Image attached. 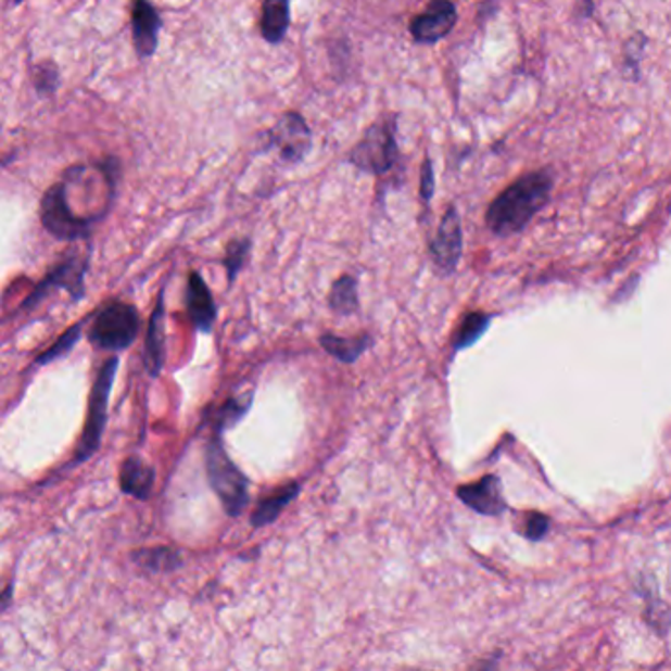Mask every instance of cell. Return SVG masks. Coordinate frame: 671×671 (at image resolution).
Here are the masks:
<instances>
[{
	"label": "cell",
	"instance_id": "cell-1",
	"mask_svg": "<svg viewBox=\"0 0 671 671\" xmlns=\"http://www.w3.org/2000/svg\"><path fill=\"white\" fill-rule=\"evenodd\" d=\"M552 185L548 172L522 175L489 204L485 214L489 230L497 236L520 232L548 201Z\"/></svg>",
	"mask_w": 671,
	"mask_h": 671
},
{
	"label": "cell",
	"instance_id": "cell-2",
	"mask_svg": "<svg viewBox=\"0 0 671 671\" xmlns=\"http://www.w3.org/2000/svg\"><path fill=\"white\" fill-rule=\"evenodd\" d=\"M204 466L208 483L223 503L224 510L230 517H238L248 505V479L228 456L220 430L214 432V436L204 447Z\"/></svg>",
	"mask_w": 671,
	"mask_h": 671
},
{
	"label": "cell",
	"instance_id": "cell-3",
	"mask_svg": "<svg viewBox=\"0 0 671 671\" xmlns=\"http://www.w3.org/2000/svg\"><path fill=\"white\" fill-rule=\"evenodd\" d=\"M118 357H109L102 364L99 374L94 377L92 383L91 397H89V410H87V420L83 427V434L77 444L75 458L72 459L73 466H81L87 459L97 454V450L101 446L102 434L106 428L109 420V398H111L112 385L116 379L118 371Z\"/></svg>",
	"mask_w": 671,
	"mask_h": 671
},
{
	"label": "cell",
	"instance_id": "cell-4",
	"mask_svg": "<svg viewBox=\"0 0 671 671\" xmlns=\"http://www.w3.org/2000/svg\"><path fill=\"white\" fill-rule=\"evenodd\" d=\"M89 342L104 352H124L132 346L140 332V315L136 306L112 301L91 318Z\"/></svg>",
	"mask_w": 671,
	"mask_h": 671
},
{
	"label": "cell",
	"instance_id": "cell-5",
	"mask_svg": "<svg viewBox=\"0 0 671 671\" xmlns=\"http://www.w3.org/2000/svg\"><path fill=\"white\" fill-rule=\"evenodd\" d=\"M395 128V118H381L371 124L364 138L350 153V162L366 174H387L397 163L398 157Z\"/></svg>",
	"mask_w": 671,
	"mask_h": 671
},
{
	"label": "cell",
	"instance_id": "cell-6",
	"mask_svg": "<svg viewBox=\"0 0 671 671\" xmlns=\"http://www.w3.org/2000/svg\"><path fill=\"white\" fill-rule=\"evenodd\" d=\"M41 224L51 236L60 240H81L91 232L92 224L75 214L69 206L67 199V181L50 187L43 199L40 208Z\"/></svg>",
	"mask_w": 671,
	"mask_h": 671
},
{
	"label": "cell",
	"instance_id": "cell-7",
	"mask_svg": "<svg viewBox=\"0 0 671 671\" xmlns=\"http://www.w3.org/2000/svg\"><path fill=\"white\" fill-rule=\"evenodd\" d=\"M428 250L432 255V262L442 274L450 275L456 271L459 259H461V252H464V232H461L459 214L454 204L447 206L438 226L436 235L430 240Z\"/></svg>",
	"mask_w": 671,
	"mask_h": 671
},
{
	"label": "cell",
	"instance_id": "cell-8",
	"mask_svg": "<svg viewBox=\"0 0 671 671\" xmlns=\"http://www.w3.org/2000/svg\"><path fill=\"white\" fill-rule=\"evenodd\" d=\"M269 143L279 152L283 162L299 163L305 160L311 150L313 136L299 112H286L269 130Z\"/></svg>",
	"mask_w": 671,
	"mask_h": 671
},
{
	"label": "cell",
	"instance_id": "cell-9",
	"mask_svg": "<svg viewBox=\"0 0 671 671\" xmlns=\"http://www.w3.org/2000/svg\"><path fill=\"white\" fill-rule=\"evenodd\" d=\"M89 267V254L79 255L77 252H69L63 257L60 264L51 269L48 277L41 281L40 286L36 287V291L28 296V301L24 306H34L41 296L46 295L51 289H67L72 293L73 299H81L85 295V274Z\"/></svg>",
	"mask_w": 671,
	"mask_h": 671
},
{
	"label": "cell",
	"instance_id": "cell-10",
	"mask_svg": "<svg viewBox=\"0 0 671 671\" xmlns=\"http://www.w3.org/2000/svg\"><path fill=\"white\" fill-rule=\"evenodd\" d=\"M458 22V11L450 0H434L427 11L410 22V34L418 43H434L447 36Z\"/></svg>",
	"mask_w": 671,
	"mask_h": 671
},
{
	"label": "cell",
	"instance_id": "cell-11",
	"mask_svg": "<svg viewBox=\"0 0 671 671\" xmlns=\"http://www.w3.org/2000/svg\"><path fill=\"white\" fill-rule=\"evenodd\" d=\"M456 495L466 507L485 517H498L507 510V501L503 497L497 476H485L479 481L461 485Z\"/></svg>",
	"mask_w": 671,
	"mask_h": 671
},
{
	"label": "cell",
	"instance_id": "cell-12",
	"mask_svg": "<svg viewBox=\"0 0 671 671\" xmlns=\"http://www.w3.org/2000/svg\"><path fill=\"white\" fill-rule=\"evenodd\" d=\"M185 303H187V313H189V318L193 322L194 330L203 332V334L213 332L214 320H216V305H214L211 289L199 271H191V275H189Z\"/></svg>",
	"mask_w": 671,
	"mask_h": 671
},
{
	"label": "cell",
	"instance_id": "cell-13",
	"mask_svg": "<svg viewBox=\"0 0 671 671\" xmlns=\"http://www.w3.org/2000/svg\"><path fill=\"white\" fill-rule=\"evenodd\" d=\"M160 26H162L160 14L155 12L152 4L148 0H134V43H136V50H138L142 58L152 55L155 48H157Z\"/></svg>",
	"mask_w": 671,
	"mask_h": 671
},
{
	"label": "cell",
	"instance_id": "cell-14",
	"mask_svg": "<svg viewBox=\"0 0 671 671\" xmlns=\"http://www.w3.org/2000/svg\"><path fill=\"white\" fill-rule=\"evenodd\" d=\"M165 293L157 296V305L153 308L148 325V336H145V369L150 376L157 377L162 374L163 362H165Z\"/></svg>",
	"mask_w": 671,
	"mask_h": 671
},
{
	"label": "cell",
	"instance_id": "cell-15",
	"mask_svg": "<svg viewBox=\"0 0 671 671\" xmlns=\"http://www.w3.org/2000/svg\"><path fill=\"white\" fill-rule=\"evenodd\" d=\"M121 489L126 495L145 501L150 498L155 483V469L138 456H130L121 466Z\"/></svg>",
	"mask_w": 671,
	"mask_h": 671
},
{
	"label": "cell",
	"instance_id": "cell-16",
	"mask_svg": "<svg viewBox=\"0 0 671 671\" xmlns=\"http://www.w3.org/2000/svg\"><path fill=\"white\" fill-rule=\"evenodd\" d=\"M299 491H301L299 481H289L286 485L271 491L267 497L257 503V507L252 512V527L262 529V527H267L274 520L279 519V515L289 507V503L295 501Z\"/></svg>",
	"mask_w": 671,
	"mask_h": 671
},
{
	"label": "cell",
	"instance_id": "cell-17",
	"mask_svg": "<svg viewBox=\"0 0 671 671\" xmlns=\"http://www.w3.org/2000/svg\"><path fill=\"white\" fill-rule=\"evenodd\" d=\"M320 346L340 364H356L366 354L367 347L371 346V336H336L326 332L320 336Z\"/></svg>",
	"mask_w": 671,
	"mask_h": 671
},
{
	"label": "cell",
	"instance_id": "cell-18",
	"mask_svg": "<svg viewBox=\"0 0 671 671\" xmlns=\"http://www.w3.org/2000/svg\"><path fill=\"white\" fill-rule=\"evenodd\" d=\"M289 2L287 0H265L262 11V34L269 43H279L286 38L289 28Z\"/></svg>",
	"mask_w": 671,
	"mask_h": 671
},
{
	"label": "cell",
	"instance_id": "cell-19",
	"mask_svg": "<svg viewBox=\"0 0 671 671\" xmlns=\"http://www.w3.org/2000/svg\"><path fill=\"white\" fill-rule=\"evenodd\" d=\"M328 305L334 311L336 315L350 316L357 313L359 308V291H357V279L354 275H342L334 281L328 295Z\"/></svg>",
	"mask_w": 671,
	"mask_h": 671
},
{
	"label": "cell",
	"instance_id": "cell-20",
	"mask_svg": "<svg viewBox=\"0 0 671 671\" xmlns=\"http://www.w3.org/2000/svg\"><path fill=\"white\" fill-rule=\"evenodd\" d=\"M489 325H491V316L485 313H469L464 316L452 338L454 354L473 346L479 338L488 332Z\"/></svg>",
	"mask_w": 671,
	"mask_h": 671
},
{
	"label": "cell",
	"instance_id": "cell-21",
	"mask_svg": "<svg viewBox=\"0 0 671 671\" xmlns=\"http://www.w3.org/2000/svg\"><path fill=\"white\" fill-rule=\"evenodd\" d=\"M134 561L150 571H174L181 566V554L167 546L157 548H143L134 552Z\"/></svg>",
	"mask_w": 671,
	"mask_h": 671
},
{
	"label": "cell",
	"instance_id": "cell-22",
	"mask_svg": "<svg viewBox=\"0 0 671 671\" xmlns=\"http://www.w3.org/2000/svg\"><path fill=\"white\" fill-rule=\"evenodd\" d=\"M252 407V393L245 397L230 398L228 403H224L223 408L216 410V417L213 418L214 430H228L235 427L240 418L244 417L248 408Z\"/></svg>",
	"mask_w": 671,
	"mask_h": 671
},
{
	"label": "cell",
	"instance_id": "cell-23",
	"mask_svg": "<svg viewBox=\"0 0 671 671\" xmlns=\"http://www.w3.org/2000/svg\"><path fill=\"white\" fill-rule=\"evenodd\" d=\"M252 252V240L250 238H238L232 240L228 248H226V255H224V267H226V274H228V281L235 283L236 277L242 271L248 257Z\"/></svg>",
	"mask_w": 671,
	"mask_h": 671
},
{
	"label": "cell",
	"instance_id": "cell-24",
	"mask_svg": "<svg viewBox=\"0 0 671 671\" xmlns=\"http://www.w3.org/2000/svg\"><path fill=\"white\" fill-rule=\"evenodd\" d=\"M83 326H85V320L79 322V325L72 326L50 350H46L41 356L36 357L34 364H36V366H40V364H50L53 359L69 354L72 347L75 346V344L79 342V338H81Z\"/></svg>",
	"mask_w": 671,
	"mask_h": 671
},
{
	"label": "cell",
	"instance_id": "cell-25",
	"mask_svg": "<svg viewBox=\"0 0 671 671\" xmlns=\"http://www.w3.org/2000/svg\"><path fill=\"white\" fill-rule=\"evenodd\" d=\"M548 529V517H544V515H540V512H530V515H527V519H524L522 534L529 540H540L546 536Z\"/></svg>",
	"mask_w": 671,
	"mask_h": 671
},
{
	"label": "cell",
	"instance_id": "cell-26",
	"mask_svg": "<svg viewBox=\"0 0 671 671\" xmlns=\"http://www.w3.org/2000/svg\"><path fill=\"white\" fill-rule=\"evenodd\" d=\"M34 83H36V89L41 94H51L58 89V69L53 65H48V63L41 65L40 69L36 72Z\"/></svg>",
	"mask_w": 671,
	"mask_h": 671
},
{
	"label": "cell",
	"instance_id": "cell-27",
	"mask_svg": "<svg viewBox=\"0 0 671 671\" xmlns=\"http://www.w3.org/2000/svg\"><path fill=\"white\" fill-rule=\"evenodd\" d=\"M432 194H434V169H432V162L427 157L420 169V199L428 203Z\"/></svg>",
	"mask_w": 671,
	"mask_h": 671
},
{
	"label": "cell",
	"instance_id": "cell-28",
	"mask_svg": "<svg viewBox=\"0 0 671 671\" xmlns=\"http://www.w3.org/2000/svg\"><path fill=\"white\" fill-rule=\"evenodd\" d=\"M12 585H9L7 590L0 593V610L4 609V607H9V603H11Z\"/></svg>",
	"mask_w": 671,
	"mask_h": 671
},
{
	"label": "cell",
	"instance_id": "cell-29",
	"mask_svg": "<svg viewBox=\"0 0 671 671\" xmlns=\"http://www.w3.org/2000/svg\"><path fill=\"white\" fill-rule=\"evenodd\" d=\"M478 671H493V661H485V663H479Z\"/></svg>",
	"mask_w": 671,
	"mask_h": 671
},
{
	"label": "cell",
	"instance_id": "cell-30",
	"mask_svg": "<svg viewBox=\"0 0 671 671\" xmlns=\"http://www.w3.org/2000/svg\"><path fill=\"white\" fill-rule=\"evenodd\" d=\"M14 2H16V4H18V2H22V0H14Z\"/></svg>",
	"mask_w": 671,
	"mask_h": 671
}]
</instances>
